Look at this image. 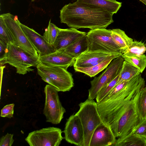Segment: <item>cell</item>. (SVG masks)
Returning <instances> with one entry per match:
<instances>
[{
  "label": "cell",
  "mask_w": 146,
  "mask_h": 146,
  "mask_svg": "<svg viewBox=\"0 0 146 146\" xmlns=\"http://www.w3.org/2000/svg\"><path fill=\"white\" fill-rule=\"evenodd\" d=\"M145 82L140 74L129 80L115 94L108 124L116 138L129 134L142 121L137 102Z\"/></svg>",
  "instance_id": "cell-1"
},
{
  "label": "cell",
  "mask_w": 146,
  "mask_h": 146,
  "mask_svg": "<svg viewBox=\"0 0 146 146\" xmlns=\"http://www.w3.org/2000/svg\"><path fill=\"white\" fill-rule=\"evenodd\" d=\"M60 22L76 29H106L113 22V14L100 7L77 1L60 10Z\"/></svg>",
  "instance_id": "cell-2"
},
{
  "label": "cell",
  "mask_w": 146,
  "mask_h": 146,
  "mask_svg": "<svg viewBox=\"0 0 146 146\" xmlns=\"http://www.w3.org/2000/svg\"><path fill=\"white\" fill-rule=\"evenodd\" d=\"M80 108L75 114L80 120L84 132V146H90L93 133L103 121L98 110L97 102L88 99L79 104Z\"/></svg>",
  "instance_id": "cell-3"
},
{
  "label": "cell",
  "mask_w": 146,
  "mask_h": 146,
  "mask_svg": "<svg viewBox=\"0 0 146 146\" xmlns=\"http://www.w3.org/2000/svg\"><path fill=\"white\" fill-rule=\"evenodd\" d=\"M38 58L26 52L11 42L8 44L5 58L0 61L1 66L8 63L15 67L17 73L24 75L33 71L32 67H36L39 64Z\"/></svg>",
  "instance_id": "cell-4"
},
{
  "label": "cell",
  "mask_w": 146,
  "mask_h": 146,
  "mask_svg": "<svg viewBox=\"0 0 146 146\" xmlns=\"http://www.w3.org/2000/svg\"><path fill=\"white\" fill-rule=\"evenodd\" d=\"M111 30L98 29L90 30L87 34L88 51H100L121 55L119 48L113 41Z\"/></svg>",
  "instance_id": "cell-5"
},
{
  "label": "cell",
  "mask_w": 146,
  "mask_h": 146,
  "mask_svg": "<svg viewBox=\"0 0 146 146\" xmlns=\"http://www.w3.org/2000/svg\"><path fill=\"white\" fill-rule=\"evenodd\" d=\"M58 92L55 87L49 84L44 88L45 102L43 113L46 122L54 124L60 122L66 112L60 100Z\"/></svg>",
  "instance_id": "cell-6"
},
{
  "label": "cell",
  "mask_w": 146,
  "mask_h": 146,
  "mask_svg": "<svg viewBox=\"0 0 146 146\" xmlns=\"http://www.w3.org/2000/svg\"><path fill=\"white\" fill-rule=\"evenodd\" d=\"M0 15L5 22L12 38L13 43L31 55L38 57V53L22 30L18 17L10 13Z\"/></svg>",
  "instance_id": "cell-7"
},
{
  "label": "cell",
  "mask_w": 146,
  "mask_h": 146,
  "mask_svg": "<svg viewBox=\"0 0 146 146\" xmlns=\"http://www.w3.org/2000/svg\"><path fill=\"white\" fill-rule=\"evenodd\" d=\"M121 55L113 59L104 71L98 77H95L90 81L91 87L88 90V99L96 98L99 90L111 82L120 73L124 62Z\"/></svg>",
  "instance_id": "cell-8"
},
{
  "label": "cell",
  "mask_w": 146,
  "mask_h": 146,
  "mask_svg": "<svg viewBox=\"0 0 146 146\" xmlns=\"http://www.w3.org/2000/svg\"><path fill=\"white\" fill-rule=\"evenodd\" d=\"M36 68L37 72L41 73L50 78L58 92L69 91L74 86L72 74L64 68L48 66L40 63Z\"/></svg>",
  "instance_id": "cell-9"
},
{
  "label": "cell",
  "mask_w": 146,
  "mask_h": 146,
  "mask_svg": "<svg viewBox=\"0 0 146 146\" xmlns=\"http://www.w3.org/2000/svg\"><path fill=\"white\" fill-rule=\"evenodd\" d=\"M62 132L57 127L43 128L30 133L25 140L30 146H58L64 139Z\"/></svg>",
  "instance_id": "cell-10"
},
{
  "label": "cell",
  "mask_w": 146,
  "mask_h": 146,
  "mask_svg": "<svg viewBox=\"0 0 146 146\" xmlns=\"http://www.w3.org/2000/svg\"><path fill=\"white\" fill-rule=\"evenodd\" d=\"M64 139L68 143L78 146H84V132L80 120L75 114L67 119L64 130Z\"/></svg>",
  "instance_id": "cell-11"
},
{
  "label": "cell",
  "mask_w": 146,
  "mask_h": 146,
  "mask_svg": "<svg viewBox=\"0 0 146 146\" xmlns=\"http://www.w3.org/2000/svg\"><path fill=\"white\" fill-rule=\"evenodd\" d=\"M116 140L110 125L102 121L94 131L90 146H112Z\"/></svg>",
  "instance_id": "cell-12"
},
{
  "label": "cell",
  "mask_w": 146,
  "mask_h": 146,
  "mask_svg": "<svg viewBox=\"0 0 146 146\" xmlns=\"http://www.w3.org/2000/svg\"><path fill=\"white\" fill-rule=\"evenodd\" d=\"M75 60V58L61 50L39 56L38 58L39 63L48 66L62 67L67 69L73 66Z\"/></svg>",
  "instance_id": "cell-13"
},
{
  "label": "cell",
  "mask_w": 146,
  "mask_h": 146,
  "mask_svg": "<svg viewBox=\"0 0 146 146\" xmlns=\"http://www.w3.org/2000/svg\"><path fill=\"white\" fill-rule=\"evenodd\" d=\"M21 26L39 56L44 55L56 51L43 37L33 29L20 23Z\"/></svg>",
  "instance_id": "cell-14"
},
{
  "label": "cell",
  "mask_w": 146,
  "mask_h": 146,
  "mask_svg": "<svg viewBox=\"0 0 146 146\" xmlns=\"http://www.w3.org/2000/svg\"><path fill=\"white\" fill-rule=\"evenodd\" d=\"M111 53L100 51L86 50L82 53L75 59L74 68H87L99 64L109 56Z\"/></svg>",
  "instance_id": "cell-15"
},
{
  "label": "cell",
  "mask_w": 146,
  "mask_h": 146,
  "mask_svg": "<svg viewBox=\"0 0 146 146\" xmlns=\"http://www.w3.org/2000/svg\"><path fill=\"white\" fill-rule=\"evenodd\" d=\"M87 34L85 32L79 31L72 27L66 29H60L53 47L56 50L64 49Z\"/></svg>",
  "instance_id": "cell-16"
},
{
  "label": "cell",
  "mask_w": 146,
  "mask_h": 146,
  "mask_svg": "<svg viewBox=\"0 0 146 146\" xmlns=\"http://www.w3.org/2000/svg\"><path fill=\"white\" fill-rule=\"evenodd\" d=\"M121 55L119 54L111 55L98 64L92 67L87 68L75 67L74 68L76 72L84 73L90 77H93L107 68L113 59Z\"/></svg>",
  "instance_id": "cell-17"
},
{
  "label": "cell",
  "mask_w": 146,
  "mask_h": 146,
  "mask_svg": "<svg viewBox=\"0 0 146 146\" xmlns=\"http://www.w3.org/2000/svg\"><path fill=\"white\" fill-rule=\"evenodd\" d=\"M111 32L113 41L119 48L122 54L124 53L133 41V39L128 36L124 31L119 29H111Z\"/></svg>",
  "instance_id": "cell-18"
},
{
  "label": "cell",
  "mask_w": 146,
  "mask_h": 146,
  "mask_svg": "<svg viewBox=\"0 0 146 146\" xmlns=\"http://www.w3.org/2000/svg\"><path fill=\"white\" fill-rule=\"evenodd\" d=\"M88 47V42L86 35L78 38L66 48L60 50L76 59L82 53L86 50Z\"/></svg>",
  "instance_id": "cell-19"
},
{
  "label": "cell",
  "mask_w": 146,
  "mask_h": 146,
  "mask_svg": "<svg viewBox=\"0 0 146 146\" xmlns=\"http://www.w3.org/2000/svg\"><path fill=\"white\" fill-rule=\"evenodd\" d=\"M79 2L90 4L104 9L114 14L117 13L121 6V3L115 0H76Z\"/></svg>",
  "instance_id": "cell-20"
},
{
  "label": "cell",
  "mask_w": 146,
  "mask_h": 146,
  "mask_svg": "<svg viewBox=\"0 0 146 146\" xmlns=\"http://www.w3.org/2000/svg\"><path fill=\"white\" fill-rule=\"evenodd\" d=\"M113 146H146V139L131 132L118 138Z\"/></svg>",
  "instance_id": "cell-21"
},
{
  "label": "cell",
  "mask_w": 146,
  "mask_h": 146,
  "mask_svg": "<svg viewBox=\"0 0 146 146\" xmlns=\"http://www.w3.org/2000/svg\"><path fill=\"white\" fill-rule=\"evenodd\" d=\"M141 73L138 69L124 61L117 84L123 82L129 81Z\"/></svg>",
  "instance_id": "cell-22"
},
{
  "label": "cell",
  "mask_w": 146,
  "mask_h": 146,
  "mask_svg": "<svg viewBox=\"0 0 146 146\" xmlns=\"http://www.w3.org/2000/svg\"><path fill=\"white\" fill-rule=\"evenodd\" d=\"M146 51V44L141 41L135 40L129 46L127 51L122 54L131 57L143 54Z\"/></svg>",
  "instance_id": "cell-23"
},
{
  "label": "cell",
  "mask_w": 146,
  "mask_h": 146,
  "mask_svg": "<svg viewBox=\"0 0 146 146\" xmlns=\"http://www.w3.org/2000/svg\"><path fill=\"white\" fill-rule=\"evenodd\" d=\"M60 29L51 23L50 19L47 27L45 30L43 36L46 41L53 46Z\"/></svg>",
  "instance_id": "cell-24"
},
{
  "label": "cell",
  "mask_w": 146,
  "mask_h": 146,
  "mask_svg": "<svg viewBox=\"0 0 146 146\" xmlns=\"http://www.w3.org/2000/svg\"><path fill=\"white\" fill-rule=\"evenodd\" d=\"M125 61L138 69L142 73L146 67V56L143 54L138 56L129 57L121 55Z\"/></svg>",
  "instance_id": "cell-25"
},
{
  "label": "cell",
  "mask_w": 146,
  "mask_h": 146,
  "mask_svg": "<svg viewBox=\"0 0 146 146\" xmlns=\"http://www.w3.org/2000/svg\"><path fill=\"white\" fill-rule=\"evenodd\" d=\"M137 106L142 120L146 119V86L141 90L138 98Z\"/></svg>",
  "instance_id": "cell-26"
},
{
  "label": "cell",
  "mask_w": 146,
  "mask_h": 146,
  "mask_svg": "<svg viewBox=\"0 0 146 146\" xmlns=\"http://www.w3.org/2000/svg\"><path fill=\"white\" fill-rule=\"evenodd\" d=\"M119 74L110 83L103 87L98 92L96 98V102L103 99L116 85Z\"/></svg>",
  "instance_id": "cell-27"
},
{
  "label": "cell",
  "mask_w": 146,
  "mask_h": 146,
  "mask_svg": "<svg viewBox=\"0 0 146 146\" xmlns=\"http://www.w3.org/2000/svg\"><path fill=\"white\" fill-rule=\"evenodd\" d=\"M0 40L7 44L13 40L3 17L0 15Z\"/></svg>",
  "instance_id": "cell-28"
},
{
  "label": "cell",
  "mask_w": 146,
  "mask_h": 146,
  "mask_svg": "<svg viewBox=\"0 0 146 146\" xmlns=\"http://www.w3.org/2000/svg\"><path fill=\"white\" fill-rule=\"evenodd\" d=\"M131 133L146 139V119L139 124Z\"/></svg>",
  "instance_id": "cell-29"
},
{
  "label": "cell",
  "mask_w": 146,
  "mask_h": 146,
  "mask_svg": "<svg viewBox=\"0 0 146 146\" xmlns=\"http://www.w3.org/2000/svg\"><path fill=\"white\" fill-rule=\"evenodd\" d=\"M14 106V104H12L4 106L1 110V116L9 118L13 117Z\"/></svg>",
  "instance_id": "cell-30"
},
{
  "label": "cell",
  "mask_w": 146,
  "mask_h": 146,
  "mask_svg": "<svg viewBox=\"0 0 146 146\" xmlns=\"http://www.w3.org/2000/svg\"><path fill=\"white\" fill-rule=\"evenodd\" d=\"M13 136V134L7 133L6 135L2 136L0 140V146H11L14 141Z\"/></svg>",
  "instance_id": "cell-31"
},
{
  "label": "cell",
  "mask_w": 146,
  "mask_h": 146,
  "mask_svg": "<svg viewBox=\"0 0 146 146\" xmlns=\"http://www.w3.org/2000/svg\"><path fill=\"white\" fill-rule=\"evenodd\" d=\"M8 44L0 40V61L2 60L5 56Z\"/></svg>",
  "instance_id": "cell-32"
},
{
  "label": "cell",
  "mask_w": 146,
  "mask_h": 146,
  "mask_svg": "<svg viewBox=\"0 0 146 146\" xmlns=\"http://www.w3.org/2000/svg\"><path fill=\"white\" fill-rule=\"evenodd\" d=\"M37 73L38 75L40 76L42 78V79L43 81L48 83L49 84L51 85L54 86V85L53 83L48 76L40 72H37Z\"/></svg>",
  "instance_id": "cell-33"
},
{
  "label": "cell",
  "mask_w": 146,
  "mask_h": 146,
  "mask_svg": "<svg viewBox=\"0 0 146 146\" xmlns=\"http://www.w3.org/2000/svg\"><path fill=\"white\" fill-rule=\"evenodd\" d=\"M141 2L146 5V0H139Z\"/></svg>",
  "instance_id": "cell-34"
},
{
  "label": "cell",
  "mask_w": 146,
  "mask_h": 146,
  "mask_svg": "<svg viewBox=\"0 0 146 146\" xmlns=\"http://www.w3.org/2000/svg\"><path fill=\"white\" fill-rule=\"evenodd\" d=\"M35 0H31L32 2L34 1Z\"/></svg>",
  "instance_id": "cell-35"
},
{
  "label": "cell",
  "mask_w": 146,
  "mask_h": 146,
  "mask_svg": "<svg viewBox=\"0 0 146 146\" xmlns=\"http://www.w3.org/2000/svg\"></svg>",
  "instance_id": "cell-36"
}]
</instances>
